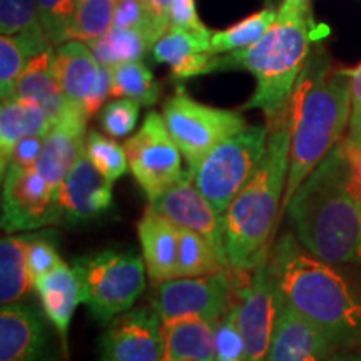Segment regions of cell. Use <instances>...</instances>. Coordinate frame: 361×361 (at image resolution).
<instances>
[{
	"instance_id": "52a82bcc",
	"label": "cell",
	"mask_w": 361,
	"mask_h": 361,
	"mask_svg": "<svg viewBox=\"0 0 361 361\" xmlns=\"http://www.w3.org/2000/svg\"><path fill=\"white\" fill-rule=\"evenodd\" d=\"M268 142V126H250L219 142L194 169V184L216 213L228 211L236 194L258 168Z\"/></svg>"
},
{
	"instance_id": "d4e9b609",
	"label": "cell",
	"mask_w": 361,
	"mask_h": 361,
	"mask_svg": "<svg viewBox=\"0 0 361 361\" xmlns=\"http://www.w3.org/2000/svg\"><path fill=\"white\" fill-rule=\"evenodd\" d=\"M54 45L44 30H30L17 35H2L0 39V96L2 101L13 97L20 74L27 62L40 52L52 51Z\"/></svg>"
},
{
	"instance_id": "f546056e",
	"label": "cell",
	"mask_w": 361,
	"mask_h": 361,
	"mask_svg": "<svg viewBox=\"0 0 361 361\" xmlns=\"http://www.w3.org/2000/svg\"><path fill=\"white\" fill-rule=\"evenodd\" d=\"M112 71V97L133 99L144 107H151L159 101L161 85L141 61L126 62L111 67Z\"/></svg>"
},
{
	"instance_id": "bcb514c9",
	"label": "cell",
	"mask_w": 361,
	"mask_h": 361,
	"mask_svg": "<svg viewBox=\"0 0 361 361\" xmlns=\"http://www.w3.org/2000/svg\"><path fill=\"white\" fill-rule=\"evenodd\" d=\"M331 361H361V351H336Z\"/></svg>"
},
{
	"instance_id": "30bf717a",
	"label": "cell",
	"mask_w": 361,
	"mask_h": 361,
	"mask_svg": "<svg viewBox=\"0 0 361 361\" xmlns=\"http://www.w3.org/2000/svg\"><path fill=\"white\" fill-rule=\"evenodd\" d=\"M129 169L149 201H154L183 178L180 151L166 128L164 117L147 112L146 119L124 144Z\"/></svg>"
},
{
	"instance_id": "484cf974",
	"label": "cell",
	"mask_w": 361,
	"mask_h": 361,
	"mask_svg": "<svg viewBox=\"0 0 361 361\" xmlns=\"http://www.w3.org/2000/svg\"><path fill=\"white\" fill-rule=\"evenodd\" d=\"M32 279L27 263V238L8 236L0 241V301L17 303L30 291Z\"/></svg>"
},
{
	"instance_id": "7c38bea8",
	"label": "cell",
	"mask_w": 361,
	"mask_h": 361,
	"mask_svg": "<svg viewBox=\"0 0 361 361\" xmlns=\"http://www.w3.org/2000/svg\"><path fill=\"white\" fill-rule=\"evenodd\" d=\"M112 206V183L90 162L80 156L69 171L54 200V224L84 226L106 214Z\"/></svg>"
},
{
	"instance_id": "277c9868",
	"label": "cell",
	"mask_w": 361,
	"mask_h": 361,
	"mask_svg": "<svg viewBox=\"0 0 361 361\" xmlns=\"http://www.w3.org/2000/svg\"><path fill=\"white\" fill-rule=\"evenodd\" d=\"M268 142L258 168L224 213L226 252L233 269L252 273L269 255L290 169L291 109L266 121Z\"/></svg>"
},
{
	"instance_id": "7bdbcfd3",
	"label": "cell",
	"mask_w": 361,
	"mask_h": 361,
	"mask_svg": "<svg viewBox=\"0 0 361 361\" xmlns=\"http://www.w3.org/2000/svg\"><path fill=\"white\" fill-rule=\"evenodd\" d=\"M346 139L353 144H361V64L351 69V119Z\"/></svg>"
},
{
	"instance_id": "f6af8a7d",
	"label": "cell",
	"mask_w": 361,
	"mask_h": 361,
	"mask_svg": "<svg viewBox=\"0 0 361 361\" xmlns=\"http://www.w3.org/2000/svg\"><path fill=\"white\" fill-rule=\"evenodd\" d=\"M146 6L152 20V32L156 42L169 30L171 25V6L173 0H146Z\"/></svg>"
},
{
	"instance_id": "1f68e13d",
	"label": "cell",
	"mask_w": 361,
	"mask_h": 361,
	"mask_svg": "<svg viewBox=\"0 0 361 361\" xmlns=\"http://www.w3.org/2000/svg\"><path fill=\"white\" fill-rule=\"evenodd\" d=\"M114 8L116 0H79L67 30V40L87 44L106 35L114 27Z\"/></svg>"
},
{
	"instance_id": "f1b7e54d",
	"label": "cell",
	"mask_w": 361,
	"mask_h": 361,
	"mask_svg": "<svg viewBox=\"0 0 361 361\" xmlns=\"http://www.w3.org/2000/svg\"><path fill=\"white\" fill-rule=\"evenodd\" d=\"M226 268L213 246L201 234L188 228H179L178 251V278L206 276V274L223 273Z\"/></svg>"
},
{
	"instance_id": "ac0fdd59",
	"label": "cell",
	"mask_w": 361,
	"mask_h": 361,
	"mask_svg": "<svg viewBox=\"0 0 361 361\" xmlns=\"http://www.w3.org/2000/svg\"><path fill=\"white\" fill-rule=\"evenodd\" d=\"M336 350L303 316L276 296L268 361H331Z\"/></svg>"
},
{
	"instance_id": "b9f144b4",
	"label": "cell",
	"mask_w": 361,
	"mask_h": 361,
	"mask_svg": "<svg viewBox=\"0 0 361 361\" xmlns=\"http://www.w3.org/2000/svg\"><path fill=\"white\" fill-rule=\"evenodd\" d=\"M112 96V71L111 67L101 66V72H99V78L96 82V87L92 89V92L89 94V97L84 101L82 109L90 119L92 116H96L101 107L106 102V99Z\"/></svg>"
},
{
	"instance_id": "2e32d148",
	"label": "cell",
	"mask_w": 361,
	"mask_h": 361,
	"mask_svg": "<svg viewBox=\"0 0 361 361\" xmlns=\"http://www.w3.org/2000/svg\"><path fill=\"white\" fill-rule=\"evenodd\" d=\"M44 314L34 306L4 305L0 313V361H56Z\"/></svg>"
},
{
	"instance_id": "ba28073f",
	"label": "cell",
	"mask_w": 361,
	"mask_h": 361,
	"mask_svg": "<svg viewBox=\"0 0 361 361\" xmlns=\"http://www.w3.org/2000/svg\"><path fill=\"white\" fill-rule=\"evenodd\" d=\"M250 279L247 273L238 269L169 279L156 284L151 305L161 323L179 318H202L218 323L236 305Z\"/></svg>"
},
{
	"instance_id": "60d3db41",
	"label": "cell",
	"mask_w": 361,
	"mask_h": 361,
	"mask_svg": "<svg viewBox=\"0 0 361 361\" xmlns=\"http://www.w3.org/2000/svg\"><path fill=\"white\" fill-rule=\"evenodd\" d=\"M178 29L206 32L209 30L202 24L196 11V0H173L171 6V25Z\"/></svg>"
},
{
	"instance_id": "8d00e7d4",
	"label": "cell",
	"mask_w": 361,
	"mask_h": 361,
	"mask_svg": "<svg viewBox=\"0 0 361 361\" xmlns=\"http://www.w3.org/2000/svg\"><path fill=\"white\" fill-rule=\"evenodd\" d=\"M241 300L243 295L236 301V305L219 319L218 326H216V358L219 360H245V343H243L241 329H239V306H241Z\"/></svg>"
},
{
	"instance_id": "7a4b0ae2",
	"label": "cell",
	"mask_w": 361,
	"mask_h": 361,
	"mask_svg": "<svg viewBox=\"0 0 361 361\" xmlns=\"http://www.w3.org/2000/svg\"><path fill=\"white\" fill-rule=\"evenodd\" d=\"M291 147L281 213L293 194L329 151L351 119V69H338L323 49L311 52L290 101Z\"/></svg>"
},
{
	"instance_id": "e0dca14e",
	"label": "cell",
	"mask_w": 361,
	"mask_h": 361,
	"mask_svg": "<svg viewBox=\"0 0 361 361\" xmlns=\"http://www.w3.org/2000/svg\"><path fill=\"white\" fill-rule=\"evenodd\" d=\"M87 121L82 107L71 106L45 135L42 154L35 169L54 191H57L69 171L85 152Z\"/></svg>"
},
{
	"instance_id": "d590c367",
	"label": "cell",
	"mask_w": 361,
	"mask_h": 361,
	"mask_svg": "<svg viewBox=\"0 0 361 361\" xmlns=\"http://www.w3.org/2000/svg\"><path fill=\"white\" fill-rule=\"evenodd\" d=\"M139 112H141V104L133 99H117L102 107L101 114H99V124L109 137H126L137 126Z\"/></svg>"
},
{
	"instance_id": "5b68a950",
	"label": "cell",
	"mask_w": 361,
	"mask_h": 361,
	"mask_svg": "<svg viewBox=\"0 0 361 361\" xmlns=\"http://www.w3.org/2000/svg\"><path fill=\"white\" fill-rule=\"evenodd\" d=\"M316 25L311 4L283 0L278 19L271 29L250 47L219 56L218 71L245 69L256 79V90L243 109H261L266 121L274 119L290 107L293 90L311 54Z\"/></svg>"
},
{
	"instance_id": "4316f807",
	"label": "cell",
	"mask_w": 361,
	"mask_h": 361,
	"mask_svg": "<svg viewBox=\"0 0 361 361\" xmlns=\"http://www.w3.org/2000/svg\"><path fill=\"white\" fill-rule=\"evenodd\" d=\"M87 45L99 64L106 67L137 62L152 49V42L141 30L119 29V27H112L106 35L90 40Z\"/></svg>"
},
{
	"instance_id": "f35d334b",
	"label": "cell",
	"mask_w": 361,
	"mask_h": 361,
	"mask_svg": "<svg viewBox=\"0 0 361 361\" xmlns=\"http://www.w3.org/2000/svg\"><path fill=\"white\" fill-rule=\"evenodd\" d=\"M114 27L141 30L147 35L152 45L156 44L154 32H152V20L151 16H149L146 0H116Z\"/></svg>"
},
{
	"instance_id": "cb8c5ba5",
	"label": "cell",
	"mask_w": 361,
	"mask_h": 361,
	"mask_svg": "<svg viewBox=\"0 0 361 361\" xmlns=\"http://www.w3.org/2000/svg\"><path fill=\"white\" fill-rule=\"evenodd\" d=\"M52 128L51 119L35 104L20 99L2 101L0 109V169L7 164L13 147L24 137L47 134Z\"/></svg>"
},
{
	"instance_id": "ee69618b",
	"label": "cell",
	"mask_w": 361,
	"mask_h": 361,
	"mask_svg": "<svg viewBox=\"0 0 361 361\" xmlns=\"http://www.w3.org/2000/svg\"><path fill=\"white\" fill-rule=\"evenodd\" d=\"M341 147L348 162L350 189L356 200L361 202V144H353L348 139H343Z\"/></svg>"
},
{
	"instance_id": "7402d4cb",
	"label": "cell",
	"mask_w": 361,
	"mask_h": 361,
	"mask_svg": "<svg viewBox=\"0 0 361 361\" xmlns=\"http://www.w3.org/2000/svg\"><path fill=\"white\" fill-rule=\"evenodd\" d=\"M52 57L54 49L40 52L27 62L19 82H17L13 97L39 106L45 112V116L51 119V123L56 124L74 104L67 101L61 85L54 78Z\"/></svg>"
},
{
	"instance_id": "44dd1931",
	"label": "cell",
	"mask_w": 361,
	"mask_h": 361,
	"mask_svg": "<svg viewBox=\"0 0 361 361\" xmlns=\"http://www.w3.org/2000/svg\"><path fill=\"white\" fill-rule=\"evenodd\" d=\"M99 72L101 64L89 45L80 40H69L54 52L52 74L67 101L74 106H84V101L96 87Z\"/></svg>"
},
{
	"instance_id": "681fc988",
	"label": "cell",
	"mask_w": 361,
	"mask_h": 361,
	"mask_svg": "<svg viewBox=\"0 0 361 361\" xmlns=\"http://www.w3.org/2000/svg\"><path fill=\"white\" fill-rule=\"evenodd\" d=\"M179 361H194V360H179Z\"/></svg>"
},
{
	"instance_id": "ab89813d",
	"label": "cell",
	"mask_w": 361,
	"mask_h": 361,
	"mask_svg": "<svg viewBox=\"0 0 361 361\" xmlns=\"http://www.w3.org/2000/svg\"><path fill=\"white\" fill-rule=\"evenodd\" d=\"M45 135L47 134H37V135H29V137L22 139V141L13 147L7 164L0 169L2 171V174H6L7 171L34 169L40 159V154H42Z\"/></svg>"
},
{
	"instance_id": "603a6c76",
	"label": "cell",
	"mask_w": 361,
	"mask_h": 361,
	"mask_svg": "<svg viewBox=\"0 0 361 361\" xmlns=\"http://www.w3.org/2000/svg\"><path fill=\"white\" fill-rule=\"evenodd\" d=\"M216 326L202 318H179L162 323L164 355L161 361H216Z\"/></svg>"
},
{
	"instance_id": "83f0119b",
	"label": "cell",
	"mask_w": 361,
	"mask_h": 361,
	"mask_svg": "<svg viewBox=\"0 0 361 361\" xmlns=\"http://www.w3.org/2000/svg\"><path fill=\"white\" fill-rule=\"evenodd\" d=\"M278 19V11L274 7H264L251 13L246 19L236 22L228 29L213 32L211 37V52L228 54L239 49L250 47L263 37Z\"/></svg>"
},
{
	"instance_id": "3957f363",
	"label": "cell",
	"mask_w": 361,
	"mask_h": 361,
	"mask_svg": "<svg viewBox=\"0 0 361 361\" xmlns=\"http://www.w3.org/2000/svg\"><path fill=\"white\" fill-rule=\"evenodd\" d=\"M306 251L329 264L358 259L361 202L348 184V162L336 144L293 194L286 211Z\"/></svg>"
},
{
	"instance_id": "7dc6e473",
	"label": "cell",
	"mask_w": 361,
	"mask_h": 361,
	"mask_svg": "<svg viewBox=\"0 0 361 361\" xmlns=\"http://www.w3.org/2000/svg\"><path fill=\"white\" fill-rule=\"evenodd\" d=\"M358 259L361 261V243H360V251H358Z\"/></svg>"
},
{
	"instance_id": "c3c4849f",
	"label": "cell",
	"mask_w": 361,
	"mask_h": 361,
	"mask_svg": "<svg viewBox=\"0 0 361 361\" xmlns=\"http://www.w3.org/2000/svg\"><path fill=\"white\" fill-rule=\"evenodd\" d=\"M216 361H229V360H219V358H216Z\"/></svg>"
},
{
	"instance_id": "5bb4252c",
	"label": "cell",
	"mask_w": 361,
	"mask_h": 361,
	"mask_svg": "<svg viewBox=\"0 0 361 361\" xmlns=\"http://www.w3.org/2000/svg\"><path fill=\"white\" fill-rule=\"evenodd\" d=\"M162 355V323L149 306L117 316L101 338V361H161Z\"/></svg>"
},
{
	"instance_id": "8fae6325",
	"label": "cell",
	"mask_w": 361,
	"mask_h": 361,
	"mask_svg": "<svg viewBox=\"0 0 361 361\" xmlns=\"http://www.w3.org/2000/svg\"><path fill=\"white\" fill-rule=\"evenodd\" d=\"M147 207L173 221L179 228H188L201 234L213 246L226 268H231L226 252L224 216L216 213L211 202L202 196V192L194 184L189 169L184 171L183 178L173 188H169L154 201H149Z\"/></svg>"
},
{
	"instance_id": "4dcf8cb0",
	"label": "cell",
	"mask_w": 361,
	"mask_h": 361,
	"mask_svg": "<svg viewBox=\"0 0 361 361\" xmlns=\"http://www.w3.org/2000/svg\"><path fill=\"white\" fill-rule=\"evenodd\" d=\"M211 37L213 32H196V30L169 27V30L151 49V59L157 64L173 67L184 59L197 52H211Z\"/></svg>"
},
{
	"instance_id": "d6986e66",
	"label": "cell",
	"mask_w": 361,
	"mask_h": 361,
	"mask_svg": "<svg viewBox=\"0 0 361 361\" xmlns=\"http://www.w3.org/2000/svg\"><path fill=\"white\" fill-rule=\"evenodd\" d=\"M142 259L152 284L178 278L179 226L147 207L137 224Z\"/></svg>"
},
{
	"instance_id": "8992f818",
	"label": "cell",
	"mask_w": 361,
	"mask_h": 361,
	"mask_svg": "<svg viewBox=\"0 0 361 361\" xmlns=\"http://www.w3.org/2000/svg\"><path fill=\"white\" fill-rule=\"evenodd\" d=\"M72 268L80 279L82 303L104 326L133 310L146 288V264L133 250L92 252L75 259Z\"/></svg>"
},
{
	"instance_id": "6da1fadb",
	"label": "cell",
	"mask_w": 361,
	"mask_h": 361,
	"mask_svg": "<svg viewBox=\"0 0 361 361\" xmlns=\"http://www.w3.org/2000/svg\"><path fill=\"white\" fill-rule=\"evenodd\" d=\"M276 296L336 351H361V288L284 233L269 251Z\"/></svg>"
},
{
	"instance_id": "4fadbf2b",
	"label": "cell",
	"mask_w": 361,
	"mask_h": 361,
	"mask_svg": "<svg viewBox=\"0 0 361 361\" xmlns=\"http://www.w3.org/2000/svg\"><path fill=\"white\" fill-rule=\"evenodd\" d=\"M56 191L37 169L2 174V229L6 233L34 231L54 224Z\"/></svg>"
},
{
	"instance_id": "836d02e7",
	"label": "cell",
	"mask_w": 361,
	"mask_h": 361,
	"mask_svg": "<svg viewBox=\"0 0 361 361\" xmlns=\"http://www.w3.org/2000/svg\"><path fill=\"white\" fill-rule=\"evenodd\" d=\"M78 6L79 0H37L40 25L54 47L69 42L67 30Z\"/></svg>"
},
{
	"instance_id": "74e56055",
	"label": "cell",
	"mask_w": 361,
	"mask_h": 361,
	"mask_svg": "<svg viewBox=\"0 0 361 361\" xmlns=\"http://www.w3.org/2000/svg\"><path fill=\"white\" fill-rule=\"evenodd\" d=\"M25 238L27 263H29V273L34 286V283L39 278L51 273L52 269H56L64 261L61 259L56 245L47 238V234H25Z\"/></svg>"
},
{
	"instance_id": "e575fe53",
	"label": "cell",
	"mask_w": 361,
	"mask_h": 361,
	"mask_svg": "<svg viewBox=\"0 0 361 361\" xmlns=\"http://www.w3.org/2000/svg\"><path fill=\"white\" fill-rule=\"evenodd\" d=\"M42 29L37 0H0V32L17 35Z\"/></svg>"
},
{
	"instance_id": "9c48e42d",
	"label": "cell",
	"mask_w": 361,
	"mask_h": 361,
	"mask_svg": "<svg viewBox=\"0 0 361 361\" xmlns=\"http://www.w3.org/2000/svg\"><path fill=\"white\" fill-rule=\"evenodd\" d=\"M162 117L189 169L196 168L209 151L246 128L239 112L206 106L179 87L162 106Z\"/></svg>"
},
{
	"instance_id": "d6a6232c",
	"label": "cell",
	"mask_w": 361,
	"mask_h": 361,
	"mask_svg": "<svg viewBox=\"0 0 361 361\" xmlns=\"http://www.w3.org/2000/svg\"><path fill=\"white\" fill-rule=\"evenodd\" d=\"M85 154L96 168L114 183L129 169L128 154L124 146H119L114 139L106 137L96 130H90L85 139Z\"/></svg>"
},
{
	"instance_id": "9a60e30c",
	"label": "cell",
	"mask_w": 361,
	"mask_h": 361,
	"mask_svg": "<svg viewBox=\"0 0 361 361\" xmlns=\"http://www.w3.org/2000/svg\"><path fill=\"white\" fill-rule=\"evenodd\" d=\"M276 319V288L271 274L269 255L251 273L239 306V329L245 343L243 361H268Z\"/></svg>"
},
{
	"instance_id": "ffe728a7",
	"label": "cell",
	"mask_w": 361,
	"mask_h": 361,
	"mask_svg": "<svg viewBox=\"0 0 361 361\" xmlns=\"http://www.w3.org/2000/svg\"><path fill=\"white\" fill-rule=\"evenodd\" d=\"M45 318L56 328L66 348L71 319L79 303H82V286L74 268L61 263L56 269L34 283Z\"/></svg>"
}]
</instances>
